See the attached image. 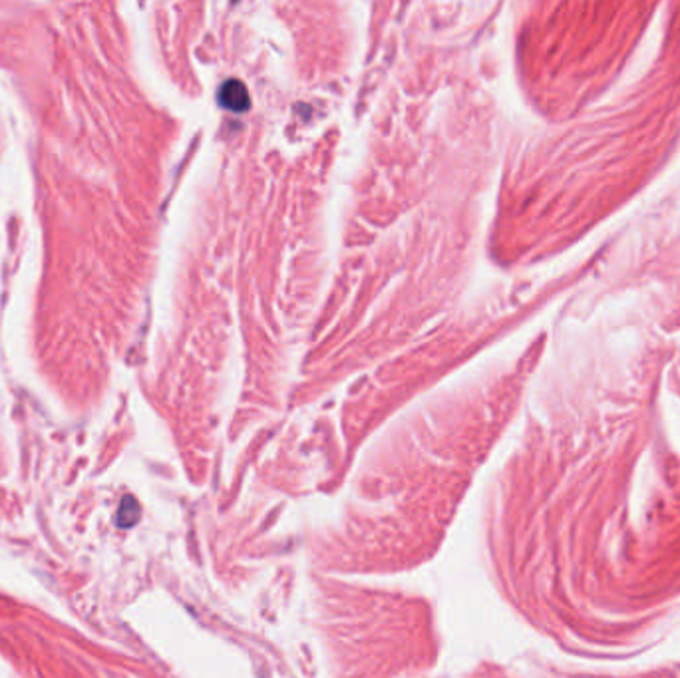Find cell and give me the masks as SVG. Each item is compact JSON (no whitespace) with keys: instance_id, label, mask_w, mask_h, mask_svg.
<instances>
[{"instance_id":"cell-1","label":"cell","mask_w":680,"mask_h":678,"mask_svg":"<svg viewBox=\"0 0 680 678\" xmlns=\"http://www.w3.org/2000/svg\"><path fill=\"white\" fill-rule=\"evenodd\" d=\"M221 102L225 108L233 111H241L247 108V90L243 88V84L235 82H227L223 86L221 90Z\"/></svg>"},{"instance_id":"cell-2","label":"cell","mask_w":680,"mask_h":678,"mask_svg":"<svg viewBox=\"0 0 680 678\" xmlns=\"http://www.w3.org/2000/svg\"><path fill=\"white\" fill-rule=\"evenodd\" d=\"M139 517V505L138 501L134 498H124L122 499V505H120V512H118V526L120 527H132L138 523Z\"/></svg>"}]
</instances>
